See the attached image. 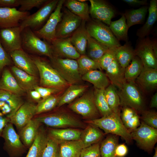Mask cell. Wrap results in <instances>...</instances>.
Wrapping results in <instances>:
<instances>
[{
    "label": "cell",
    "mask_w": 157,
    "mask_h": 157,
    "mask_svg": "<svg viewBox=\"0 0 157 157\" xmlns=\"http://www.w3.org/2000/svg\"><path fill=\"white\" fill-rule=\"evenodd\" d=\"M120 111L112 112L110 115L90 120L88 121L90 124L102 129L106 134L119 136L126 142L130 144L132 139L131 133L123 124L120 116Z\"/></svg>",
    "instance_id": "obj_1"
},
{
    "label": "cell",
    "mask_w": 157,
    "mask_h": 157,
    "mask_svg": "<svg viewBox=\"0 0 157 157\" xmlns=\"http://www.w3.org/2000/svg\"><path fill=\"white\" fill-rule=\"evenodd\" d=\"M30 56L37 68L41 86L62 89L69 85L47 61L38 56Z\"/></svg>",
    "instance_id": "obj_2"
},
{
    "label": "cell",
    "mask_w": 157,
    "mask_h": 157,
    "mask_svg": "<svg viewBox=\"0 0 157 157\" xmlns=\"http://www.w3.org/2000/svg\"><path fill=\"white\" fill-rule=\"evenodd\" d=\"M87 22L86 27L90 36L108 49L115 50L121 46L109 26L100 21L92 19Z\"/></svg>",
    "instance_id": "obj_3"
},
{
    "label": "cell",
    "mask_w": 157,
    "mask_h": 157,
    "mask_svg": "<svg viewBox=\"0 0 157 157\" xmlns=\"http://www.w3.org/2000/svg\"><path fill=\"white\" fill-rule=\"evenodd\" d=\"M120 106L130 107L137 112L145 110L144 99L140 89L135 82H126L117 90Z\"/></svg>",
    "instance_id": "obj_4"
},
{
    "label": "cell",
    "mask_w": 157,
    "mask_h": 157,
    "mask_svg": "<svg viewBox=\"0 0 157 157\" xmlns=\"http://www.w3.org/2000/svg\"><path fill=\"white\" fill-rule=\"evenodd\" d=\"M21 34L22 49L24 51L45 56L49 58L53 57L51 44L41 40L30 28H24Z\"/></svg>",
    "instance_id": "obj_5"
},
{
    "label": "cell",
    "mask_w": 157,
    "mask_h": 157,
    "mask_svg": "<svg viewBox=\"0 0 157 157\" xmlns=\"http://www.w3.org/2000/svg\"><path fill=\"white\" fill-rule=\"evenodd\" d=\"M51 65L69 85L78 84L82 80L76 60L55 56L50 58Z\"/></svg>",
    "instance_id": "obj_6"
},
{
    "label": "cell",
    "mask_w": 157,
    "mask_h": 157,
    "mask_svg": "<svg viewBox=\"0 0 157 157\" xmlns=\"http://www.w3.org/2000/svg\"><path fill=\"white\" fill-rule=\"evenodd\" d=\"M33 118L42 124L52 128L63 129L68 127L83 128L84 124L70 115L63 112L40 115Z\"/></svg>",
    "instance_id": "obj_7"
},
{
    "label": "cell",
    "mask_w": 157,
    "mask_h": 157,
    "mask_svg": "<svg viewBox=\"0 0 157 157\" xmlns=\"http://www.w3.org/2000/svg\"><path fill=\"white\" fill-rule=\"evenodd\" d=\"M58 1L49 0L38 11L28 16L20 23L21 32L26 28H29L33 31L40 29L55 9Z\"/></svg>",
    "instance_id": "obj_8"
},
{
    "label": "cell",
    "mask_w": 157,
    "mask_h": 157,
    "mask_svg": "<svg viewBox=\"0 0 157 157\" xmlns=\"http://www.w3.org/2000/svg\"><path fill=\"white\" fill-rule=\"evenodd\" d=\"M131 134L140 149L150 154L152 152L157 142V129L152 128L142 121L138 127Z\"/></svg>",
    "instance_id": "obj_9"
},
{
    "label": "cell",
    "mask_w": 157,
    "mask_h": 157,
    "mask_svg": "<svg viewBox=\"0 0 157 157\" xmlns=\"http://www.w3.org/2000/svg\"><path fill=\"white\" fill-rule=\"evenodd\" d=\"M65 1L59 0L55 9L45 24L39 29L33 31L38 37L51 44L56 38V29L62 18L63 15L62 9Z\"/></svg>",
    "instance_id": "obj_10"
},
{
    "label": "cell",
    "mask_w": 157,
    "mask_h": 157,
    "mask_svg": "<svg viewBox=\"0 0 157 157\" xmlns=\"http://www.w3.org/2000/svg\"><path fill=\"white\" fill-rule=\"evenodd\" d=\"M69 108L83 117L90 120L98 118L99 115L95 103L93 91H89L84 94L71 104Z\"/></svg>",
    "instance_id": "obj_11"
},
{
    "label": "cell",
    "mask_w": 157,
    "mask_h": 157,
    "mask_svg": "<svg viewBox=\"0 0 157 157\" xmlns=\"http://www.w3.org/2000/svg\"><path fill=\"white\" fill-rule=\"evenodd\" d=\"M1 137L4 139V148L11 157H19L26 150L13 125L9 122L3 131Z\"/></svg>",
    "instance_id": "obj_12"
},
{
    "label": "cell",
    "mask_w": 157,
    "mask_h": 157,
    "mask_svg": "<svg viewBox=\"0 0 157 157\" xmlns=\"http://www.w3.org/2000/svg\"><path fill=\"white\" fill-rule=\"evenodd\" d=\"M61 19L57 27L56 38L70 37L81 25L82 20L67 8L64 9Z\"/></svg>",
    "instance_id": "obj_13"
},
{
    "label": "cell",
    "mask_w": 157,
    "mask_h": 157,
    "mask_svg": "<svg viewBox=\"0 0 157 157\" xmlns=\"http://www.w3.org/2000/svg\"><path fill=\"white\" fill-rule=\"evenodd\" d=\"M21 33L19 26L0 29V42L9 54L14 51L22 49Z\"/></svg>",
    "instance_id": "obj_14"
},
{
    "label": "cell",
    "mask_w": 157,
    "mask_h": 157,
    "mask_svg": "<svg viewBox=\"0 0 157 157\" xmlns=\"http://www.w3.org/2000/svg\"><path fill=\"white\" fill-rule=\"evenodd\" d=\"M134 50L144 67L157 69V57L153 50L152 41L149 37L140 38Z\"/></svg>",
    "instance_id": "obj_15"
},
{
    "label": "cell",
    "mask_w": 157,
    "mask_h": 157,
    "mask_svg": "<svg viewBox=\"0 0 157 157\" xmlns=\"http://www.w3.org/2000/svg\"><path fill=\"white\" fill-rule=\"evenodd\" d=\"M24 102L22 96L0 90V116L9 118Z\"/></svg>",
    "instance_id": "obj_16"
},
{
    "label": "cell",
    "mask_w": 157,
    "mask_h": 157,
    "mask_svg": "<svg viewBox=\"0 0 157 157\" xmlns=\"http://www.w3.org/2000/svg\"><path fill=\"white\" fill-rule=\"evenodd\" d=\"M89 13L92 19L100 21L108 26L115 15L112 7L106 2L101 0H90Z\"/></svg>",
    "instance_id": "obj_17"
},
{
    "label": "cell",
    "mask_w": 157,
    "mask_h": 157,
    "mask_svg": "<svg viewBox=\"0 0 157 157\" xmlns=\"http://www.w3.org/2000/svg\"><path fill=\"white\" fill-rule=\"evenodd\" d=\"M30 15L28 12H21L15 8H0V29L19 26L20 22Z\"/></svg>",
    "instance_id": "obj_18"
},
{
    "label": "cell",
    "mask_w": 157,
    "mask_h": 157,
    "mask_svg": "<svg viewBox=\"0 0 157 157\" xmlns=\"http://www.w3.org/2000/svg\"><path fill=\"white\" fill-rule=\"evenodd\" d=\"M51 45L53 56L76 60L80 56L72 44L70 37L55 38Z\"/></svg>",
    "instance_id": "obj_19"
},
{
    "label": "cell",
    "mask_w": 157,
    "mask_h": 157,
    "mask_svg": "<svg viewBox=\"0 0 157 157\" xmlns=\"http://www.w3.org/2000/svg\"><path fill=\"white\" fill-rule=\"evenodd\" d=\"M36 105L27 101L24 102L15 113L9 118V122L19 131L36 115Z\"/></svg>",
    "instance_id": "obj_20"
},
{
    "label": "cell",
    "mask_w": 157,
    "mask_h": 157,
    "mask_svg": "<svg viewBox=\"0 0 157 157\" xmlns=\"http://www.w3.org/2000/svg\"><path fill=\"white\" fill-rule=\"evenodd\" d=\"M9 54L15 66L28 74L37 76V68L30 56L22 49L11 52Z\"/></svg>",
    "instance_id": "obj_21"
},
{
    "label": "cell",
    "mask_w": 157,
    "mask_h": 157,
    "mask_svg": "<svg viewBox=\"0 0 157 157\" xmlns=\"http://www.w3.org/2000/svg\"><path fill=\"white\" fill-rule=\"evenodd\" d=\"M135 82L144 92L154 91L157 87V69L144 67Z\"/></svg>",
    "instance_id": "obj_22"
},
{
    "label": "cell",
    "mask_w": 157,
    "mask_h": 157,
    "mask_svg": "<svg viewBox=\"0 0 157 157\" xmlns=\"http://www.w3.org/2000/svg\"><path fill=\"white\" fill-rule=\"evenodd\" d=\"M41 124L33 118L19 131L20 139L26 148H29L35 140Z\"/></svg>",
    "instance_id": "obj_23"
},
{
    "label": "cell",
    "mask_w": 157,
    "mask_h": 157,
    "mask_svg": "<svg viewBox=\"0 0 157 157\" xmlns=\"http://www.w3.org/2000/svg\"><path fill=\"white\" fill-rule=\"evenodd\" d=\"M86 22L82 20L79 27L70 37L72 44L80 55H85L89 35Z\"/></svg>",
    "instance_id": "obj_24"
},
{
    "label": "cell",
    "mask_w": 157,
    "mask_h": 157,
    "mask_svg": "<svg viewBox=\"0 0 157 157\" xmlns=\"http://www.w3.org/2000/svg\"><path fill=\"white\" fill-rule=\"evenodd\" d=\"M10 68L19 85L25 92L34 90L38 85L37 76L30 75L15 65L11 66Z\"/></svg>",
    "instance_id": "obj_25"
},
{
    "label": "cell",
    "mask_w": 157,
    "mask_h": 157,
    "mask_svg": "<svg viewBox=\"0 0 157 157\" xmlns=\"http://www.w3.org/2000/svg\"><path fill=\"white\" fill-rule=\"evenodd\" d=\"M0 79V90L22 96L25 92L20 87L10 70L5 67Z\"/></svg>",
    "instance_id": "obj_26"
},
{
    "label": "cell",
    "mask_w": 157,
    "mask_h": 157,
    "mask_svg": "<svg viewBox=\"0 0 157 157\" xmlns=\"http://www.w3.org/2000/svg\"><path fill=\"white\" fill-rule=\"evenodd\" d=\"M124 70L116 59L105 70L106 74L110 84L115 86L118 90L122 88L126 81L124 77Z\"/></svg>",
    "instance_id": "obj_27"
},
{
    "label": "cell",
    "mask_w": 157,
    "mask_h": 157,
    "mask_svg": "<svg viewBox=\"0 0 157 157\" xmlns=\"http://www.w3.org/2000/svg\"><path fill=\"white\" fill-rule=\"evenodd\" d=\"M48 135L42 127H40L36 138L26 157H41L47 145Z\"/></svg>",
    "instance_id": "obj_28"
},
{
    "label": "cell",
    "mask_w": 157,
    "mask_h": 157,
    "mask_svg": "<svg viewBox=\"0 0 157 157\" xmlns=\"http://www.w3.org/2000/svg\"><path fill=\"white\" fill-rule=\"evenodd\" d=\"M81 132V131L74 128H51L49 129L48 135L60 142L79 140Z\"/></svg>",
    "instance_id": "obj_29"
},
{
    "label": "cell",
    "mask_w": 157,
    "mask_h": 157,
    "mask_svg": "<svg viewBox=\"0 0 157 157\" xmlns=\"http://www.w3.org/2000/svg\"><path fill=\"white\" fill-rule=\"evenodd\" d=\"M120 116L124 126L130 133L140 124L137 112L130 107L122 106Z\"/></svg>",
    "instance_id": "obj_30"
},
{
    "label": "cell",
    "mask_w": 157,
    "mask_h": 157,
    "mask_svg": "<svg viewBox=\"0 0 157 157\" xmlns=\"http://www.w3.org/2000/svg\"><path fill=\"white\" fill-rule=\"evenodd\" d=\"M81 79L91 83L95 88L98 89H105L110 84L106 73L98 69L85 73L81 76Z\"/></svg>",
    "instance_id": "obj_31"
},
{
    "label": "cell",
    "mask_w": 157,
    "mask_h": 157,
    "mask_svg": "<svg viewBox=\"0 0 157 157\" xmlns=\"http://www.w3.org/2000/svg\"><path fill=\"white\" fill-rule=\"evenodd\" d=\"M103 136V133L98 127L90 124L81 131L80 140L84 148L98 143Z\"/></svg>",
    "instance_id": "obj_32"
},
{
    "label": "cell",
    "mask_w": 157,
    "mask_h": 157,
    "mask_svg": "<svg viewBox=\"0 0 157 157\" xmlns=\"http://www.w3.org/2000/svg\"><path fill=\"white\" fill-rule=\"evenodd\" d=\"M149 15L145 24L137 32L140 38H144L149 34L157 19V0L150 1L149 8Z\"/></svg>",
    "instance_id": "obj_33"
},
{
    "label": "cell",
    "mask_w": 157,
    "mask_h": 157,
    "mask_svg": "<svg viewBox=\"0 0 157 157\" xmlns=\"http://www.w3.org/2000/svg\"><path fill=\"white\" fill-rule=\"evenodd\" d=\"M68 10L81 18L82 20L88 22L90 19L89 9L86 2H81L78 0L65 1L64 4Z\"/></svg>",
    "instance_id": "obj_34"
},
{
    "label": "cell",
    "mask_w": 157,
    "mask_h": 157,
    "mask_svg": "<svg viewBox=\"0 0 157 157\" xmlns=\"http://www.w3.org/2000/svg\"><path fill=\"white\" fill-rule=\"evenodd\" d=\"M59 143L61 157H80L81 150L83 148L80 140L61 141Z\"/></svg>",
    "instance_id": "obj_35"
},
{
    "label": "cell",
    "mask_w": 157,
    "mask_h": 157,
    "mask_svg": "<svg viewBox=\"0 0 157 157\" xmlns=\"http://www.w3.org/2000/svg\"><path fill=\"white\" fill-rule=\"evenodd\" d=\"M87 88V86L79 84L70 85L63 95L60 97L57 106L60 107L71 102L83 94Z\"/></svg>",
    "instance_id": "obj_36"
},
{
    "label": "cell",
    "mask_w": 157,
    "mask_h": 157,
    "mask_svg": "<svg viewBox=\"0 0 157 157\" xmlns=\"http://www.w3.org/2000/svg\"><path fill=\"white\" fill-rule=\"evenodd\" d=\"M135 56L134 50L128 43L121 45L115 50V59L124 69Z\"/></svg>",
    "instance_id": "obj_37"
},
{
    "label": "cell",
    "mask_w": 157,
    "mask_h": 157,
    "mask_svg": "<svg viewBox=\"0 0 157 157\" xmlns=\"http://www.w3.org/2000/svg\"><path fill=\"white\" fill-rule=\"evenodd\" d=\"M109 27L115 36L119 41H127L129 28L124 14L119 19L111 21Z\"/></svg>",
    "instance_id": "obj_38"
},
{
    "label": "cell",
    "mask_w": 157,
    "mask_h": 157,
    "mask_svg": "<svg viewBox=\"0 0 157 157\" xmlns=\"http://www.w3.org/2000/svg\"><path fill=\"white\" fill-rule=\"evenodd\" d=\"M87 49V56L97 62L109 50L89 35L88 38Z\"/></svg>",
    "instance_id": "obj_39"
},
{
    "label": "cell",
    "mask_w": 157,
    "mask_h": 157,
    "mask_svg": "<svg viewBox=\"0 0 157 157\" xmlns=\"http://www.w3.org/2000/svg\"><path fill=\"white\" fill-rule=\"evenodd\" d=\"M118 136L110 134L101 142L100 147L101 157H116V148L118 144Z\"/></svg>",
    "instance_id": "obj_40"
},
{
    "label": "cell",
    "mask_w": 157,
    "mask_h": 157,
    "mask_svg": "<svg viewBox=\"0 0 157 157\" xmlns=\"http://www.w3.org/2000/svg\"><path fill=\"white\" fill-rule=\"evenodd\" d=\"M144 67L140 59L135 56L125 69L124 76L126 80L128 81L135 82Z\"/></svg>",
    "instance_id": "obj_41"
},
{
    "label": "cell",
    "mask_w": 157,
    "mask_h": 157,
    "mask_svg": "<svg viewBox=\"0 0 157 157\" xmlns=\"http://www.w3.org/2000/svg\"><path fill=\"white\" fill-rule=\"evenodd\" d=\"M147 11L148 7L144 6L138 9L129 10L124 14L129 28L135 25L142 24L144 20Z\"/></svg>",
    "instance_id": "obj_42"
},
{
    "label": "cell",
    "mask_w": 157,
    "mask_h": 157,
    "mask_svg": "<svg viewBox=\"0 0 157 157\" xmlns=\"http://www.w3.org/2000/svg\"><path fill=\"white\" fill-rule=\"evenodd\" d=\"M104 94L108 105L113 112L120 111L119 97L116 88L110 84L104 89Z\"/></svg>",
    "instance_id": "obj_43"
},
{
    "label": "cell",
    "mask_w": 157,
    "mask_h": 157,
    "mask_svg": "<svg viewBox=\"0 0 157 157\" xmlns=\"http://www.w3.org/2000/svg\"><path fill=\"white\" fill-rule=\"evenodd\" d=\"M104 89L94 88L93 91L96 106L102 117L110 115L113 112L110 108L106 99Z\"/></svg>",
    "instance_id": "obj_44"
},
{
    "label": "cell",
    "mask_w": 157,
    "mask_h": 157,
    "mask_svg": "<svg viewBox=\"0 0 157 157\" xmlns=\"http://www.w3.org/2000/svg\"><path fill=\"white\" fill-rule=\"evenodd\" d=\"M59 97L53 94L42 99L36 105V115L48 112L53 109L57 106Z\"/></svg>",
    "instance_id": "obj_45"
},
{
    "label": "cell",
    "mask_w": 157,
    "mask_h": 157,
    "mask_svg": "<svg viewBox=\"0 0 157 157\" xmlns=\"http://www.w3.org/2000/svg\"><path fill=\"white\" fill-rule=\"evenodd\" d=\"M76 60L79 72L81 76L91 70L98 69L102 70L98 62L94 60L85 55H80Z\"/></svg>",
    "instance_id": "obj_46"
},
{
    "label": "cell",
    "mask_w": 157,
    "mask_h": 157,
    "mask_svg": "<svg viewBox=\"0 0 157 157\" xmlns=\"http://www.w3.org/2000/svg\"><path fill=\"white\" fill-rule=\"evenodd\" d=\"M41 157H61L59 142L48 135L47 143Z\"/></svg>",
    "instance_id": "obj_47"
},
{
    "label": "cell",
    "mask_w": 157,
    "mask_h": 157,
    "mask_svg": "<svg viewBox=\"0 0 157 157\" xmlns=\"http://www.w3.org/2000/svg\"><path fill=\"white\" fill-rule=\"evenodd\" d=\"M48 1L47 0H19L20 7L18 10L23 12H28L33 8H39L43 6Z\"/></svg>",
    "instance_id": "obj_48"
},
{
    "label": "cell",
    "mask_w": 157,
    "mask_h": 157,
    "mask_svg": "<svg viewBox=\"0 0 157 157\" xmlns=\"http://www.w3.org/2000/svg\"><path fill=\"white\" fill-rule=\"evenodd\" d=\"M141 113L142 121L149 126L157 129V112L152 110H144Z\"/></svg>",
    "instance_id": "obj_49"
},
{
    "label": "cell",
    "mask_w": 157,
    "mask_h": 157,
    "mask_svg": "<svg viewBox=\"0 0 157 157\" xmlns=\"http://www.w3.org/2000/svg\"><path fill=\"white\" fill-rule=\"evenodd\" d=\"M100 144L98 143L83 148L80 157H100Z\"/></svg>",
    "instance_id": "obj_50"
},
{
    "label": "cell",
    "mask_w": 157,
    "mask_h": 157,
    "mask_svg": "<svg viewBox=\"0 0 157 157\" xmlns=\"http://www.w3.org/2000/svg\"><path fill=\"white\" fill-rule=\"evenodd\" d=\"M115 50H108L98 60V62L101 69L105 70L115 59Z\"/></svg>",
    "instance_id": "obj_51"
},
{
    "label": "cell",
    "mask_w": 157,
    "mask_h": 157,
    "mask_svg": "<svg viewBox=\"0 0 157 157\" xmlns=\"http://www.w3.org/2000/svg\"><path fill=\"white\" fill-rule=\"evenodd\" d=\"M13 64L10 54L4 49L0 42V74L6 67L11 66Z\"/></svg>",
    "instance_id": "obj_52"
},
{
    "label": "cell",
    "mask_w": 157,
    "mask_h": 157,
    "mask_svg": "<svg viewBox=\"0 0 157 157\" xmlns=\"http://www.w3.org/2000/svg\"><path fill=\"white\" fill-rule=\"evenodd\" d=\"M34 90H36L39 93L42 99L53 95L59 92L61 89L54 88L43 87L38 85L35 87Z\"/></svg>",
    "instance_id": "obj_53"
},
{
    "label": "cell",
    "mask_w": 157,
    "mask_h": 157,
    "mask_svg": "<svg viewBox=\"0 0 157 157\" xmlns=\"http://www.w3.org/2000/svg\"><path fill=\"white\" fill-rule=\"evenodd\" d=\"M19 6V0H0V8H15Z\"/></svg>",
    "instance_id": "obj_54"
},
{
    "label": "cell",
    "mask_w": 157,
    "mask_h": 157,
    "mask_svg": "<svg viewBox=\"0 0 157 157\" xmlns=\"http://www.w3.org/2000/svg\"><path fill=\"white\" fill-rule=\"evenodd\" d=\"M128 152V149L124 144H118L117 146L115 155L116 157H125Z\"/></svg>",
    "instance_id": "obj_55"
},
{
    "label": "cell",
    "mask_w": 157,
    "mask_h": 157,
    "mask_svg": "<svg viewBox=\"0 0 157 157\" xmlns=\"http://www.w3.org/2000/svg\"><path fill=\"white\" fill-rule=\"evenodd\" d=\"M124 2L131 6L144 5L147 4V0H123Z\"/></svg>",
    "instance_id": "obj_56"
},
{
    "label": "cell",
    "mask_w": 157,
    "mask_h": 157,
    "mask_svg": "<svg viewBox=\"0 0 157 157\" xmlns=\"http://www.w3.org/2000/svg\"><path fill=\"white\" fill-rule=\"evenodd\" d=\"M9 122V118L5 116H0V137L1 136L4 127Z\"/></svg>",
    "instance_id": "obj_57"
},
{
    "label": "cell",
    "mask_w": 157,
    "mask_h": 157,
    "mask_svg": "<svg viewBox=\"0 0 157 157\" xmlns=\"http://www.w3.org/2000/svg\"><path fill=\"white\" fill-rule=\"evenodd\" d=\"M29 94L31 98L34 100L38 102L42 99L41 95L36 90H31L29 91Z\"/></svg>",
    "instance_id": "obj_58"
},
{
    "label": "cell",
    "mask_w": 157,
    "mask_h": 157,
    "mask_svg": "<svg viewBox=\"0 0 157 157\" xmlns=\"http://www.w3.org/2000/svg\"><path fill=\"white\" fill-rule=\"evenodd\" d=\"M151 108H157V93L156 92L152 97L150 103Z\"/></svg>",
    "instance_id": "obj_59"
},
{
    "label": "cell",
    "mask_w": 157,
    "mask_h": 157,
    "mask_svg": "<svg viewBox=\"0 0 157 157\" xmlns=\"http://www.w3.org/2000/svg\"><path fill=\"white\" fill-rule=\"evenodd\" d=\"M152 41V47L154 54L157 57V46L156 40H153Z\"/></svg>",
    "instance_id": "obj_60"
},
{
    "label": "cell",
    "mask_w": 157,
    "mask_h": 157,
    "mask_svg": "<svg viewBox=\"0 0 157 157\" xmlns=\"http://www.w3.org/2000/svg\"><path fill=\"white\" fill-rule=\"evenodd\" d=\"M155 152L153 157H157V147L155 149Z\"/></svg>",
    "instance_id": "obj_61"
},
{
    "label": "cell",
    "mask_w": 157,
    "mask_h": 157,
    "mask_svg": "<svg viewBox=\"0 0 157 157\" xmlns=\"http://www.w3.org/2000/svg\"><path fill=\"white\" fill-rule=\"evenodd\" d=\"M100 157H101V156Z\"/></svg>",
    "instance_id": "obj_62"
}]
</instances>
